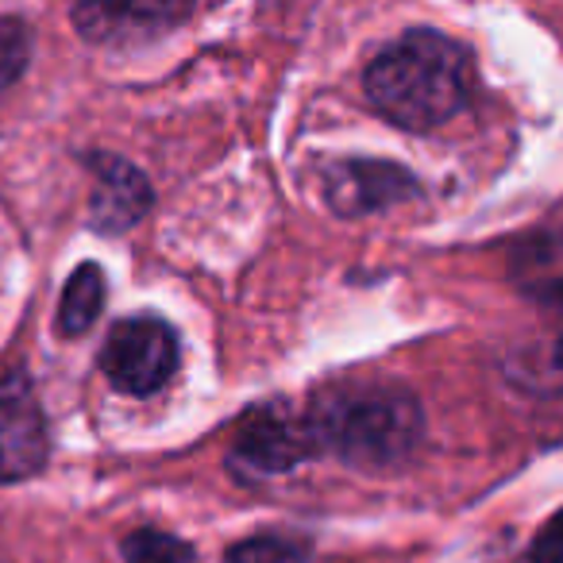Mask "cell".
<instances>
[{
  "label": "cell",
  "mask_w": 563,
  "mask_h": 563,
  "mask_svg": "<svg viewBox=\"0 0 563 563\" xmlns=\"http://www.w3.org/2000/svg\"><path fill=\"white\" fill-rule=\"evenodd\" d=\"M317 455H336L355 471H398L424 440V409L417 394L383 378L340 383L306 409Z\"/></svg>",
  "instance_id": "2"
},
{
  "label": "cell",
  "mask_w": 563,
  "mask_h": 563,
  "mask_svg": "<svg viewBox=\"0 0 563 563\" xmlns=\"http://www.w3.org/2000/svg\"><path fill=\"white\" fill-rule=\"evenodd\" d=\"M189 16H194V4H174V0H124V4L89 0L70 9L78 35L93 47H128V43L170 32Z\"/></svg>",
  "instance_id": "8"
},
{
  "label": "cell",
  "mask_w": 563,
  "mask_h": 563,
  "mask_svg": "<svg viewBox=\"0 0 563 563\" xmlns=\"http://www.w3.org/2000/svg\"><path fill=\"white\" fill-rule=\"evenodd\" d=\"M309 548L301 540L278 537V532H263V537H247L228 552V563H306Z\"/></svg>",
  "instance_id": "12"
},
{
  "label": "cell",
  "mask_w": 563,
  "mask_h": 563,
  "mask_svg": "<svg viewBox=\"0 0 563 563\" xmlns=\"http://www.w3.org/2000/svg\"><path fill=\"white\" fill-rule=\"evenodd\" d=\"M86 170L93 178L89 189V228L101 235H124L140 224L155 205V189H151L147 174L124 155L112 151H89Z\"/></svg>",
  "instance_id": "7"
},
{
  "label": "cell",
  "mask_w": 563,
  "mask_h": 563,
  "mask_svg": "<svg viewBox=\"0 0 563 563\" xmlns=\"http://www.w3.org/2000/svg\"><path fill=\"white\" fill-rule=\"evenodd\" d=\"M363 93L401 132H437L467 109L471 55L452 35L409 27L367 63Z\"/></svg>",
  "instance_id": "1"
},
{
  "label": "cell",
  "mask_w": 563,
  "mask_h": 563,
  "mask_svg": "<svg viewBox=\"0 0 563 563\" xmlns=\"http://www.w3.org/2000/svg\"><path fill=\"white\" fill-rule=\"evenodd\" d=\"M317 455L313 432L306 424V413L282 406L251 409L232 437V467L247 471V475H286V471L301 467L306 460Z\"/></svg>",
  "instance_id": "4"
},
{
  "label": "cell",
  "mask_w": 563,
  "mask_h": 563,
  "mask_svg": "<svg viewBox=\"0 0 563 563\" xmlns=\"http://www.w3.org/2000/svg\"><path fill=\"white\" fill-rule=\"evenodd\" d=\"M417 194L421 189H417L413 174L386 158H344L324 170V201L347 220L398 209Z\"/></svg>",
  "instance_id": "6"
},
{
  "label": "cell",
  "mask_w": 563,
  "mask_h": 563,
  "mask_svg": "<svg viewBox=\"0 0 563 563\" xmlns=\"http://www.w3.org/2000/svg\"><path fill=\"white\" fill-rule=\"evenodd\" d=\"M51 429L27 375L0 378V483H24L47 467Z\"/></svg>",
  "instance_id": "5"
},
{
  "label": "cell",
  "mask_w": 563,
  "mask_h": 563,
  "mask_svg": "<svg viewBox=\"0 0 563 563\" xmlns=\"http://www.w3.org/2000/svg\"><path fill=\"white\" fill-rule=\"evenodd\" d=\"M32 63V27L16 16H0V93H9Z\"/></svg>",
  "instance_id": "11"
},
{
  "label": "cell",
  "mask_w": 563,
  "mask_h": 563,
  "mask_svg": "<svg viewBox=\"0 0 563 563\" xmlns=\"http://www.w3.org/2000/svg\"><path fill=\"white\" fill-rule=\"evenodd\" d=\"M120 555L124 563H194L197 552L181 537L163 529H135L120 540Z\"/></svg>",
  "instance_id": "10"
},
{
  "label": "cell",
  "mask_w": 563,
  "mask_h": 563,
  "mask_svg": "<svg viewBox=\"0 0 563 563\" xmlns=\"http://www.w3.org/2000/svg\"><path fill=\"white\" fill-rule=\"evenodd\" d=\"M181 363V344L174 324L163 317H132L109 332L101 352V371L112 390L128 398H151L174 378Z\"/></svg>",
  "instance_id": "3"
},
{
  "label": "cell",
  "mask_w": 563,
  "mask_h": 563,
  "mask_svg": "<svg viewBox=\"0 0 563 563\" xmlns=\"http://www.w3.org/2000/svg\"><path fill=\"white\" fill-rule=\"evenodd\" d=\"M517 563H560V521H555V517L540 529L537 544H532Z\"/></svg>",
  "instance_id": "13"
},
{
  "label": "cell",
  "mask_w": 563,
  "mask_h": 563,
  "mask_svg": "<svg viewBox=\"0 0 563 563\" xmlns=\"http://www.w3.org/2000/svg\"><path fill=\"white\" fill-rule=\"evenodd\" d=\"M104 298H109V282H104V271L97 263H81L78 271L66 278L63 298H58V336L78 340L86 336L97 324L104 309Z\"/></svg>",
  "instance_id": "9"
}]
</instances>
